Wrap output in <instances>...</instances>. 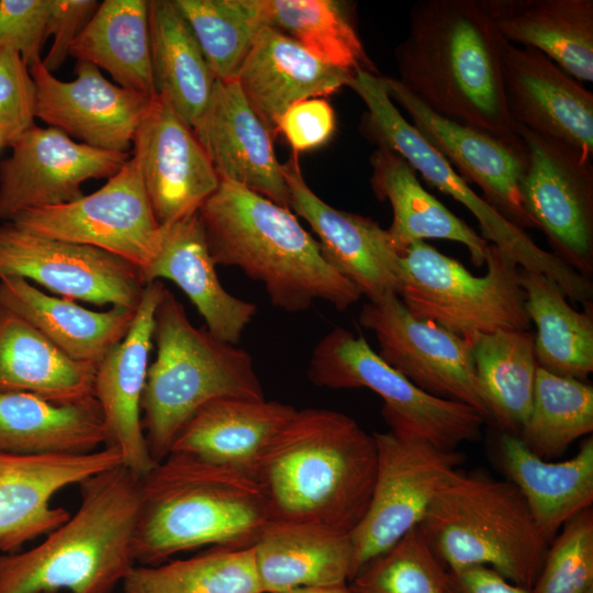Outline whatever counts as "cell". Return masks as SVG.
Listing matches in <instances>:
<instances>
[{
	"instance_id": "cell-1",
	"label": "cell",
	"mask_w": 593,
	"mask_h": 593,
	"mask_svg": "<svg viewBox=\"0 0 593 593\" xmlns=\"http://www.w3.org/2000/svg\"><path fill=\"white\" fill-rule=\"evenodd\" d=\"M376 471L373 434L342 412L311 407L276 435L255 479L271 521L350 534L368 510Z\"/></svg>"
},
{
	"instance_id": "cell-2",
	"label": "cell",
	"mask_w": 593,
	"mask_h": 593,
	"mask_svg": "<svg viewBox=\"0 0 593 593\" xmlns=\"http://www.w3.org/2000/svg\"><path fill=\"white\" fill-rule=\"evenodd\" d=\"M480 0H421L396 52L398 79L433 112L513 137L503 82V46Z\"/></svg>"
},
{
	"instance_id": "cell-3",
	"label": "cell",
	"mask_w": 593,
	"mask_h": 593,
	"mask_svg": "<svg viewBox=\"0 0 593 593\" xmlns=\"http://www.w3.org/2000/svg\"><path fill=\"white\" fill-rule=\"evenodd\" d=\"M198 213L216 266L236 267L262 283L275 307L300 313L322 300L345 311L362 296L327 262L290 209L220 181Z\"/></svg>"
},
{
	"instance_id": "cell-4",
	"label": "cell",
	"mask_w": 593,
	"mask_h": 593,
	"mask_svg": "<svg viewBox=\"0 0 593 593\" xmlns=\"http://www.w3.org/2000/svg\"><path fill=\"white\" fill-rule=\"evenodd\" d=\"M270 521L255 477L170 452L142 478L135 562L157 566L204 546L248 548Z\"/></svg>"
},
{
	"instance_id": "cell-5",
	"label": "cell",
	"mask_w": 593,
	"mask_h": 593,
	"mask_svg": "<svg viewBox=\"0 0 593 593\" xmlns=\"http://www.w3.org/2000/svg\"><path fill=\"white\" fill-rule=\"evenodd\" d=\"M79 488L76 513L41 544L0 552V593H112L136 566L142 478L120 465Z\"/></svg>"
},
{
	"instance_id": "cell-6",
	"label": "cell",
	"mask_w": 593,
	"mask_h": 593,
	"mask_svg": "<svg viewBox=\"0 0 593 593\" xmlns=\"http://www.w3.org/2000/svg\"><path fill=\"white\" fill-rule=\"evenodd\" d=\"M157 355L148 367L141 410L149 455L157 465L169 454L186 422L220 398L265 399L253 356L194 326L167 288L155 312Z\"/></svg>"
},
{
	"instance_id": "cell-7",
	"label": "cell",
	"mask_w": 593,
	"mask_h": 593,
	"mask_svg": "<svg viewBox=\"0 0 593 593\" xmlns=\"http://www.w3.org/2000/svg\"><path fill=\"white\" fill-rule=\"evenodd\" d=\"M417 527L448 571L485 566L528 590L549 546L511 481L459 469Z\"/></svg>"
},
{
	"instance_id": "cell-8",
	"label": "cell",
	"mask_w": 593,
	"mask_h": 593,
	"mask_svg": "<svg viewBox=\"0 0 593 593\" xmlns=\"http://www.w3.org/2000/svg\"><path fill=\"white\" fill-rule=\"evenodd\" d=\"M486 273L472 275L459 260L424 240L401 255L400 299L410 313L468 340L502 329L529 331L521 267L489 244Z\"/></svg>"
},
{
	"instance_id": "cell-9",
	"label": "cell",
	"mask_w": 593,
	"mask_h": 593,
	"mask_svg": "<svg viewBox=\"0 0 593 593\" xmlns=\"http://www.w3.org/2000/svg\"><path fill=\"white\" fill-rule=\"evenodd\" d=\"M350 87L367 107L362 128L379 147L401 155L432 187L458 201L477 219L482 237L510 253L518 266L548 276L567 299L588 303L593 287L590 278L575 271L528 234L505 220L469 187L450 163L409 122L388 94L384 77L362 69L355 71Z\"/></svg>"
},
{
	"instance_id": "cell-10",
	"label": "cell",
	"mask_w": 593,
	"mask_h": 593,
	"mask_svg": "<svg viewBox=\"0 0 593 593\" xmlns=\"http://www.w3.org/2000/svg\"><path fill=\"white\" fill-rule=\"evenodd\" d=\"M321 388H367L382 401L384 422L393 434L456 450L480 436L484 417L471 406L433 396L388 365L366 338L334 327L312 350L306 370Z\"/></svg>"
},
{
	"instance_id": "cell-11",
	"label": "cell",
	"mask_w": 593,
	"mask_h": 593,
	"mask_svg": "<svg viewBox=\"0 0 593 593\" xmlns=\"http://www.w3.org/2000/svg\"><path fill=\"white\" fill-rule=\"evenodd\" d=\"M373 437L377 446L373 490L365 516L350 533L354 575L419 525L437 493L463 460V454L457 449H439L390 430L373 433Z\"/></svg>"
},
{
	"instance_id": "cell-12",
	"label": "cell",
	"mask_w": 593,
	"mask_h": 593,
	"mask_svg": "<svg viewBox=\"0 0 593 593\" xmlns=\"http://www.w3.org/2000/svg\"><path fill=\"white\" fill-rule=\"evenodd\" d=\"M10 222L41 236L116 255L134 265L141 276L154 260L160 244L161 227L132 155L93 193L68 203L22 212Z\"/></svg>"
},
{
	"instance_id": "cell-13",
	"label": "cell",
	"mask_w": 593,
	"mask_h": 593,
	"mask_svg": "<svg viewBox=\"0 0 593 593\" xmlns=\"http://www.w3.org/2000/svg\"><path fill=\"white\" fill-rule=\"evenodd\" d=\"M527 161L519 183L522 204L546 235L551 254L589 278L593 271L592 157L514 125Z\"/></svg>"
},
{
	"instance_id": "cell-14",
	"label": "cell",
	"mask_w": 593,
	"mask_h": 593,
	"mask_svg": "<svg viewBox=\"0 0 593 593\" xmlns=\"http://www.w3.org/2000/svg\"><path fill=\"white\" fill-rule=\"evenodd\" d=\"M359 324L372 332L379 356L424 392L467 404L490 419L478 385L471 342L413 316L400 296L388 293L368 301Z\"/></svg>"
},
{
	"instance_id": "cell-15",
	"label": "cell",
	"mask_w": 593,
	"mask_h": 593,
	"mask_svg": "<svg viewBox=\"0 0 593 593\" xmlns=\"http://www.w3.org/2000/svg\"><path fill=\"white\" fill-rule=\"evenodd\" d=\"M18 277L72 301L136 310L146 283L139 270L105 250L0 224V278Z\"/></svg>"
},
{
	"instance_id": "cell-16",
	"label": "cell",
	"mask_w": 593,
	"mask_h": 593,
	"mask_svg": "<svg viewBox=\"0 0 593 593\" xmlns=\"http://www.w3.org/2000/svg\"><path fill=\"white\" fill-rule=\"evenodd\" d=\"M0 161V220L80 199L89 179H109L132 153L108 152L74 141L58 128L36 124L11 145Z\"/></svg>"
},
{
	"instance_id": "cell-17",
	"label": "cell",
	"mask_w": 593,
	"mask_h": 593,
	"mask_svg": "<svg viewBox=\"0 0 593 593\" xmlns=\"http://www.w3.org/2000/svg\"><path fill=\"white\" fill-rule=\"evenodd\" d=\"M388 94L412 120V125L483 199L516 227L537 228L525 211L519 183L527 161L516 134L503 137L444 118L416 99L398 79L384 77Z\"/></svg>"
},
{
	"instance_id": "cell-18",
	"label": "cell",
	"mask_w": 593,
	"mask_h": 593,
	"mask_svg": "<svg viewBox=\"0 0 593 593\" xmlns=\"http://www.w3.org/2000/svg\"><path fill=\"white\" fill-rule=\"evenodd\" d=\"M131 150L160 226L198 213L220 184L193 130L165 93L153 98Z\"/></svg>"
},
{
	"instance_id": "cell-19",
	"label": "cell",
	"mask_w": 593,
	"mask_h": 593,
	"mask_svg": "<svg viewBox=\"0 0 593 593\" xmlns=\"http://www.w3.org/2000/svg\"><path fill=\"white\" fill-rule=\"evenodd\" d=\"M29 69L35 85L36 118L90 147L131 153L153 98L112 83L87 61H77L71 81L55 77L42 60Z\"/></svg>"
},
{
	"instance_id": "cell-20",
	"label": "cell",
	"mask_w": 593,
	"mask_h": 593,
	"mask_svg": "<svg viewBox=\"0 0 593 593\" xmlns=\"http://www.w3.org/2000/svg\"><path fill=\"white\" fill-rule=\"evenodd\" d=\"M120 465L121 451L109 445L79 455L0 451V552L20 551L68 521L67 510L51 504L59 490Z\"/></svg>"
},
{
	"instance_id": "cell-21",
	"label": "cell",
	"mask_w": 593,
	"mask_h": 593,
	"mask_svg": "<svg viewBox=\"0 0 593 593\" xmlns=\"http://www.w3.org/2000/svg\"><path fill=\"white\" fill-rule=\"evenodd\" d=\"M281 166L290 208L310 224L327 262L369 301L399 295L401 254L388 231L370 217L337 210L317 197L306 184L295 153Z\"/></svg>"
},
{
	"instance_id": "cell-22",
	"label": "cell",
	"mask_w": 593,
	"mask_h": 593,
	"mask_svg": "<svg viewBox=\"0 0 593 593\" xmlns=\"http://www.w3.org/2000/svg\"><path fill=\"white\" fill-rule=\"evenodd\" d=\"M503 82L515 124L593 158V93L534 48L507 41Z\"/></svg>"
},
{
	"instance_id": "cell-23",
	"label": "cell",
	"mask_w": 593,
	"mask_h": 593,
	"mask_svg": "<svg viewBox=\"0 0 593 593\" xmlns=\"http://www.w3.org/2000/svg\"><path fill=\"white\" fill-rule=\"evenodd\" d=\"M220 181L244 186L290 209V192L272 135L237 79H215L209 103L192 128Z\"/></svg>"
},
{
	"instance_id": "cell-24",
	"label": "cell",
	"mask_w": 593,
	"mask_h": 593,
	"mask_svg": "<svg viewBox=\"0 0 593 593\" xmlns=\"http://www.w3.org/2000/svg\"><path fill=\"white\" fill-rule=\"evenodd\" d=\"M165 288L160 280L146 283L126 336L97 366L94 377L93 396L104 416L107 445L119 448L123 466L141 478L156 466L142 426L141 403L149 367L155 312Z\"/></svg>"
},
{
	"instance_id": "cell-25",
	"label": "cell",
	"mask_w": 593,
	"mask_h": 593,
	"mask_svg": "<svg viewBox=\"0 0 593 593\" xmlns=\"http://www.w3.org/2000/svg\"><path fill=\"white\" fill-rule=\"evenodd\" d=\"M160 227L159 248L142 273L143 281H172L197 307L214 337L237 345L257 314V305L222 286L199 213Z\"/></svg>"
},
{
	"instance_id": "cell-26",
	"label": "cell",
	"mask_w": 593,
	"mask_h": 593,
	"mask_svg": "<svg viewBox=\"0 0 593 593\" xmlns=\"http://www.w3.org/2000/svg\"><path fill=\"white\" fill-rule=\"evenodd\" d=\"M353 75L325 64L290 36L266 26L257 35L236 79L275 137L281 115L292 104L332 94L348 86Z\"/></svg>"
},
{
	"instance_id": "cell-27",
	"label": "cell",
	"mask_w": 593,
	"mask_h": 593,
	"mask_svg": "<svg viewBox=\"0 0 593 593\" xmlns=\"http://www.w3.org/2000/svg\"><path fill=\"white\" fill-rule=\"evenodd\" d=\"M296 409L266 399L220 398L181 427L170 452L187 454L255 477L257 466Z\"/></svg>"
},
{
	"instance_id": "cell-28",
	"label": "cell",
	"mask_w": 593,
	"mask_h": 593,
	"mask_svg": "<svg viewBox=\"0 0 593 593\" xmlns=\"http://www.w3.org/2000/svg\"><path fill=\"white\" fill-rule=\"evenodd\" d=\"M500 35L538 51L580 82L593 81L592 0H480Z\"/></svg>"
},
{
	"instance_id": "cell-29",
	"label": "cell",
	"mask_w": 593,
	"mask_h": 593,
	"mask_svg": "<svg viewBox=\"0 0 593 593\" xmlns=\"http://www.w3.org/2000/svg\"><path fill=\"white\" fill-rule=\"evenodd\" d=\"M253 551L262 593L344 584L354 577L350 534L324 526L270 521Z\"/></svg>"
},
{
	"instance_id": "cell-30",
	"label": "cell",
	"mask_w": 593,
	"mask_h": 593,
	"mask_svg": "<svg viewBox=\"0 0 593 593\" xmlns=\"http://www.w3.org/2000/svg\"><path fill=\"white\" fill-rule=\"evenodd\" d=\"M0 304L27 320L70 359L94 366L123 340L136 311H91L18 277L0 278Z\"/></svg>"
},
{
	"instance_id": "cell-31",
	"label": "cell",
	"mask_w": 593,
	"mask_h": 593,
	"mask_svg": "<svg viewBox=\"0 0 593 593\" xmlns=\"http://www.w3.org/2000/svg\"><path fill=\"white\" fill-rule=\"evenodd\" d=\"M502 468L524 496L548 544L561 527L593 503V438L570 459L553 462L533 454L518 436L503 433L499 444Z\"/></svg>"
},
{
	"instance_id": "cell-32",
	"label": "cell",
	"mask_w": 593,
	"mask_h": 593,
	"mask_svg": "<svg viewBox=\"0 0 593 593\" xmlns=\"http://www.w3.org/2000/svg\"><path fill=\"white\" fill-rule=\"evenodd\" d=\"M107 443L104 416L94 396L56 403L24 392H0V451L79 455Z\"/></svg>"
},
{
	"instance_id": "cell-33",
	"label": "cell",
	"mask_w": 593,
	"mask_h": 593,
	"mask_svg": "<svg viewBox=\"0 0 593 593\" xmlns=\"http://www.w3.org/2000/svg\"><path fill=\"white\" fill-rule=\"evenodd\" d=\"M370 163L372 190L379 200L391 204L393 220L387 231L401 255L414 243L438 238L463 245L474 266L485 264L489 243L425 190L401 155L378 147Z\"/></svg>"
},
{
	"instance_id": "cell-34",
	"label": "cell",
	"mask_w": 593,
	"mask_h": 593,
	"mask_svg": "<svg viewBox=\"0 0 593 593\" xmlns=\"http://www.w3.org/2000/svg\"><path fill=\"white\" fill-rule=\"evenodd\" d=\"M96 370L67 357L27 320L0 304V392L78 402L93 396Z\"/></svg>"
},
{
	"instance_id": "cell-35",
	"label": "cell",
	"mask_w": 593,
	"mask_h": 593,
	"mask_svg": "<svg viewBox=\"0 0 593 593\" xmlns=\"http://www.w3.org/2000/svg\"><path fill=\"white\" fill-rule=\"evenodd\" d=\"M69 56L111 75L116 85L154 98L148 0H104L71 43Z\"/></svg>"
},
{
	"instance_id": "cell-36",
	"label": "cell",
	"mask_w": 593,
	"mask_h": 593,
	"mask_svg": "<svg viewBox=\"0 0 593 593\" xmlns=\"http://www.w3.org/2000/svg\"><path fill=\"white\" fill-rule=\"evenodd\" d=\"M150 64L157 93H165L193 128L202 116L215 77L174 0H148Z\"/></svg>"
},
{
	"instance_id": "cell-37",
	"label": "cell",
	"mask_w": 593,
	"mask_h": 593,
	"mask_svg": "<svg viewBox=\"0 0 593 593\" xmlns=\"http://www.w3.org/2000/svg\"><path fill=\"white\" fill-rule=\"evenodd\" d=\"M525 310L536 326L534 348L539 368L585 381L593 371V316L591 302L574 310L548 276L521 268Z\"/></svg>"
},
{
	"instance_id": "cell-38",
	"label": "cell",
	"mask_w": 593,
	"mask_h": 593,
	"mask_svg": "<svg viewBox=\"0 0 593 593\" xmlns=\"http://www.w3.org/2000/svg\"><path fill=\"white\" fill-rule=\"evenodd\" d=\"M530 331L502 329L471 342L474 372L490 419L518 436L533 406L537 362Z\"/></svg>"
},
{
	"instance_id": "cell-39",
	"label": "cell",
	"mask_w": 593,
	"mask_h": 593,
	"mask_svg": "<svg viewBox=\"0 0 593 593\" xmlns=\"http://www.w3.org/2000/svg\"><path fill=\"white\" fill-rule=\"evenodd\" d=\"M123 593H262L253 546L212 547L194 557L157 566H134Z\"/></svg>"
},
{
	"instance_id": "cell-40",
	"label": "cell",
	"mask_w": 593,
	"mask_h": 593,
	"mask_svg": "<svg viewBox=\"0 0 593 593\" xmlns=\"http://www.w3.org/2000/svg\"><path fill=\"white\" fill-rule=\"evenodd\" d=\"M268 25L320 60L350 72L377 74L343 4L334 0H266Z\"/></svg>"
},
{
	"instance_id": "cell-41",
	"label": "cell",
	"mask_w": 593,
	"mask_h": 593,
	"mask_svg": "<svg viewBox=\"0 0 593 593\" xmlns=\"http://www.w3.org/2000/svg\"><path fill=\"white\" fill-rule=\"evenodd\" d=\"M215 79H235L259 32L266 0H174Z\"/></svg>"
},
{
	"instance_id": "cell-42",
	"label": "cell",
	"mask_w": 593,
	"mask_h": 593,
	"mask_svg": "<svg viewBox=\"0 0 593 593\" xmlns=\"http://www.w3.org/2000/svg\"><path fill=\"white\" fill-rule=\"evenodd\" d=\"M593 430V387L537 368L530 414L518 437L545 460Z\"/></svg>"
},
{
	"instance_id": "cell-43",
	"label": "cell",
	"mask_w": 593,
	"mask_h": 593,
	"mask_svg": "<svg viewBox=\"0 0 593 593\" xmlns=\"http://www.w3.org/2000/svg\"><path fill=\"white\" fill-rule=\"evenodd\" d=\"M348 584L354 593H447V569L414 527Z\"/></svg>"
},
{
	"instance_id": "cell-44",
	"label": "cell",
	"mask_w": 593,
	"mask_h": 593,
	"mask_svg": "<svg viewBox=\"0 0 593 593\" xmlns=\"http://www.w3.org/2000/svg\"><path fill=\"white\" fill-rule=\"evenodd\" d=\"M549 544L532 593H586L593 589V512L571 517Z\"/></svg>"
},
{
	"instance_id": "cell-45",
	"label": "cell",
	"mask_w": 593,
	"mask_h": 593,
	"mask_svg": "<svg viewBox=\"0 0 593 593\" xmlns=\"http://www.w3.org/2000/svg\"><path fill=\"white\" fill-rule=\"evenodd\" d=\"M35 85L19 53L0 48V131L7 146L35 125Z\"/></svg>"
},
{
	"instance_id": "cell-46",
	"label": "cell",
	"mask_w": 593,
	"mask_h": 593,
	"mask_svg": "<svg viewBox=\"0 0 593 593\" xmlns=\"http://www.w3.org/2000/svg\"><path fill=\"white\" fill-rule=\"evenodd\" d=\"M52 0H0V48L20 54L30 68L42 60Z\"/></svg>"
},
{
	"instance_id": "cell-47",
	"label": "cell",
	"mask_w": 593,
	"mask_h": 593,
	"mask_svg": "<svg viewBox=\"0 0 593 593\" xmlns=\"http://www.w3.org/2000/svg\"><path fill=\"white\" fill-rule=\"evenodd\" d=\"M334 131V110L321 98H310L292 104L278 123V132L286 136L294 153L322 146Z\"/></svg>"
},
{
	"instance_id": "cell-48",
	"label": "cell",
	"mask_w": 593,
	"mask_h": 593,
	"mask_svg": "<svg viewBox=\"0 0 593 593\" xmlns=\"http://www.w3.org/2000/svg\"><path fill=\"white\" fill-rule=\"evenodd\" d=\"M100 2L97 0H52L47 20V37L53 43L42 58L44 67L54 72L69 56L71 43L77 38L93 16Z\"/></svg>"
},
{
	"instance_id": "cell-49",
	"label": "cell",
	"mask_w": 593,
	"mask_h": 593,
	"mask_svg": "<svg viewBox=\"0 0 593 593\" xmlns=\"http://www.w3.org/2000/svg\"><path fill=\"white\" fill-rule=\"evenodd\" d=\"M447 593H532L485 566L447 570Z\"/></svg>"
},
{
	"instance_id": "cell-50",
	"label": "cell",
	"mask_w": 593,
	"mask_h": 593,
	"mask_svg": "<svg viewBox=\"0 0 593 593\" xmlns=\"http://www.w3.org/2000/svg\"><path fill=\"white\" fill-rule=\"evenodd\" d=\"M279 593H354L348 583L335 585L302 586Z\"/></svg>"
},
{
	"instance_id": "cell-51",
	"label": "cell",
	"mask_w": 593,
	"mask_h": 593,
	"mask_svg": "<svg viewBox=\"0 0 593 593\" xmlns=\"http://www.w3.org/2000/svg\"><path fill=\"white\" fill-rule=\"evenodd\" d=\"M2 146H7V143H5V139H4V136L2 134V132L0 131V147Z\"/></svg>"
},
{
	"instance_id": "cell-52",
	"label": "cell",
	"mask_w": 593,
	"mask_h": 593,
	"mask_svg": "<svg viewBox=\"0 0 593 593\" xmlns=\"http://www.w3.org/2000/svg\"><path fill=\"white\" fill-rule=\"evenodd\" d=\"M586 593H593V589H592V590H590V591H589V592H586Z\"/></svg>"
}]
</instances>
